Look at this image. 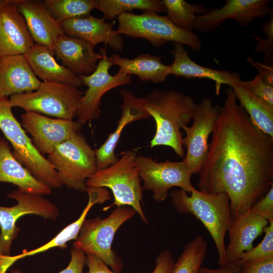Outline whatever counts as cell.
Here are the masks:
<instances>
[{"label": "cell", "instance_id": "1", "mask_svg": "<svg viewBox=\"0 0 273 273\" xmlns=\"http://www.w3.org/2000/svg\"><path fill=\"white\" fill-rule=\"evenodd\" d=\"M225 93L198 187L209 194L226 193L234 220L273 185V138L253 124L232 87Z\"/></svg>", "mask_w": 273, "mask_h": 273}, {"label": "cell", "instance_id": "2", "mask_svg": "<svg viewBox=\"0 0 273 273\" xmlns=\"http://www.w3.org/2000/svg\"><path fill=\"white\" fill-rule=\"evenodd\" d=\"M144 109L155 122V134L150 148H171L179 157L185 151L180 129L192 120L196 103L193 98L181 92L156 88L141 98Z\"/></svg>", "mask_w": 273, "mask_h": 273}, {"label": "cell", "instance_id": "3", "mask_svg": "<svg viewBox=\"0 0 273 273\" xmlns=\"http://www.w3.org/2000/svg\"><path fill=\"white\" fill-rule=\"evenodd\" d=\"M170 196L179 213L191 214L203 224L216 246L218 264L220 267L226 265L224 239L233 221L228 195L224 192L209 194L195 189L190 196L181 189L172 191Z\"/></svg>", "mask_w": 273, "mask_h": 273}, {"label": "cell", "instance_id": "4", "mask_svg": "<svg viewBox=\"0 0 273 273\" xmlns=\"http://www.w3.org/2000/svg\"><path fill=\"white\" fill-rule=\"evenodd\" d=\"M138 156L134 149L123 152L121 158L110 166L97 171L86 181V187H103L111 190L114 202L104 207L106 211L114 205L132 208L145 223L148 220L143 211V187L135 160Z\"/></svg>", "mask_w": 273, "mask_h": 273}, {"label": "cell", "instance_id": "5", "mask_svg": "<svg viewBox=\"0 0 273 273\" xmlns=\"http://www.w3.org/2000/svg\"><path fill=\"white\" fill-rule=\"evenodd\" d=\"M117 19L118 33L146 39L155 47L170 42L187 45L195 51H199L202 47L197 33L178 27L166 16L159 15L152 11H143L141 14L123 13Z\"/></svg>", "mask_w": 273, "mask_h": 273}, {"label": "cell", "instance_id": "6", "mask_svg": "<svg viewBox=\"0 0 273 273\" xmlns=\"http://www.w3.org/2000/svg\"><path fill=\"white\" fill-rule=\"evenodd\" d=\"M129 206L117 207L105 218L85 219L73 243V247L101 259L112 270L120 272L123 264L111 247L118 229L135 214Z\"/></svg>", "mask_w": 273, "mask_h": 273}, {"label": "cell", "instance_id": "7", "mask_svg": "<svg viewBox=\"0 0 273 273\" xmlns=\"http://www.w3.org/2000/svg\"><path fill=\"white\" fill-rule=\"evenodd\" d=\"M9 99H0V129L12 145L15 158L36 178L51 189L62 185L58 173L35 147L13 115Z\"/></svg>", "mask_w": 273, "mask_h": 273}, {"label": "cell", "instance_id": "8", "mask_svg": "<svg viewBox=\"0 0 273 273\" xmlns=\"http://www.w3.org/2000/svg\"><path fill=\"white\" fill-rule=\"evenodd\" d=\"M83 94L72 85L42 81L33 92L11 96L9 102L12 107H18L26 111L72 120L77 117Z\"/></svg>", "mask_w": 273, "mask_h": 273}, {"label": "cell", "instance_id": "9", "mask_svg": "<svg viewBox=\"0 0 273 273\" xmlns=\"http://www.w3.org/2000/svg\"><path fill=\"white\" fill-rule=\"evenodd\" d=\"M47 159L62 185L81 193L86 191V180L97 170L95 151L80 132L57 146Z\"/></svg>", "mask_w": 273, "mask_h": 273}, {"label": "cell", "instance_id": "10", "mask_svg": "<svg viewBox=\"0 0 273 273\" xmlns=\"http://www.w3.org/2000/svg\"><path fill=\"white\" fill-rule=\"evenodd\" d=\"M7 196L17 202L10 207L0 205V252L10 255L12 244L19 232L16 225L18 219L25 215L34 214L55 220L60 212L55 204L41 195L17 189L7 193Z\"/></svg>", "mask_w": 273, "mask_h": 273}, {"label": "cell", "instance_id": "11", "mask_svg": "<svg viewBox=\"0 0 273 273\" xmlns=\"http://www.w3.org/2000/svg\"><path fill=\"white\" fill-rule=\"evenodd\" d=\"M135 162L144 183L143 190L151 191L153 199L158 202L167 198L168 190L172 187L190 193L195 189L191 180L192 174L184 160L158 162L151 157L139 155Z\"/></svg>", "mask_w": 273, "mask_h": 273}, {"label": "cell", "instance_id": "12", "mask_svg": "<svg viewBox=\"0 0 273 273\" xmlns=\"http://www.w3.org/2000/svg\"><path fill=\"white\" fill-rule=\"evenodd\" d=\"M103 58L98 62L96 70L88 75H79L83 85L87 89L82 97L79 106L77 122L82 126L87 122L90 123L99 118L102 97L111 89L131 83V76L119 70L112 75L109 73L113 65L107 57L106 50L100 49Z\"/></svg>", "mask_w": 273, "mask_h": 273}, {"label": "cell", "instance_id": "13", "mask_svg": "<svg viewBox=\"0 0 273 273\" xmlns=\"http://www.w3.org/2000/svg\"><path fill=\"white\" fill-rule=\"evenodd\" d=\"M221 106L214 105L211 99L203 98L196 104L193 123L184 125L186 136L183 138L187 152L184 160L192 174H199L206 158L208 138L212 134Z\"/></svg>", "mask_w": 273, "mask_h": 273}, {"label": "cell", "instance_id": "14", "mask_svg": "<svg viewBox=\"0 0 273 273\" xmlns=\"http://www.w3.org/2000/svg\"><path fill=\"white\" fill-rule=\"evenodd\" d=\"M270 0H226L219 9L208 10L196 16L195 29L200 32H213L226 20L233 19L242 27L272 12Z\"/></svg>", "mask_w": 273, "mask_h": 273}, {"label": "cell", "instance_id": "15", "mask_svg": "<svg viewBox=\"0 0 273 273\" xmlns=\"http://www.w3.org/2000/svg\"><path fill=\"white\" fill-rule=\"evenodd\" d=\"M22 124L42 154H50L59 144L80 132L82 125L73 120L51 118L31 111L21 114Z\"/></svg>", "mask_w": 273, "mask_h": 273}, {"label": "cell", "instance_id": "16", "mask_svg": "<svg viewBox=\"0 0 273 273\" xmlns=\"http://www.w3.org/2000/svg\"><path fill=\"white\" fill-rule=\"evenodd\" d=\"M18 0H8L0 10V58L24 55L34 42L17 10Z\"/></svg>", "mask_w": 273, "mask_h": 273}, {"label": "cell", "instance_id": "17", "mask_svg": "<svg viewBox=\"0 0 273 273\" xmlns=\"http://www.w3.org/2000/svg\"><path fill=\"white\" fill-rule=\"evenodd\" d=\"M65 35L84 40L93 46L106 43L114 51L121 52L124 47L123 38L113 30V23H108L104 18H99L90 15L60 23Z\"/></svg>", "mask_w": 273, "mask_h": 273}, {"label": "cell", "instance_id": "18", "mask_svg": "<svg viewBox=\"0 0 273 273\" xmlns=\"http://www.w3.org/2000/svg\"><path fill=\"white\" fill-rule=\"evenodd\" d=\"M120 94L123 99L122 113L116 128L106 141L95 150L97 170L106 168L118 160L115 149L124 127L132 122L150 118L142 107L141 98H137L131 91L126 89H121Z\"/></svg>", "mask_w": 273, "mask_h": 273}, {"label": "cell", "instance_id": "19", "mask_svg": "<svg viewBox=\"0 0 273 273\" xmlns=\"http://www.w3.org/2000/svg\"><path fill=\"white\" fill-rule=\"evenodd\" d=\"M94 46L82 39L64 33L56 39L53 52L62 65L75 74L88 75L96 69L103 55L94 51Z\"/></svg>", "mask_w": 273, "mask_h": 273}, {"label": "cell", "instance_id": "20", "mask_svg": "<svg viewBox=\"0 0 273 273\" xmlns=\"http://www.w3.org/2000/svg\"><path fill=\"white\" fill-rule=\"evenodd\" d=\"M17 10L23 17L34 42L53 51L56 39L63 32L60 23L44 3L35 0H18Z\"/></svg>", "mask_w": 273, "mask_h": 273}, {"label": "cell", "instance_id": "21", "mask_svg": "<svg viewBox=\"0 0 273 273\" xmlns=\"http://www.w3.org/2000/svg\"><path fill=\"white\" fill-rule=\"evenodd\" d=\"M41 82L23 55L0 58V99L33 92Z\"/></svg>", "mask_w": 273, "mask_h": 273}, {"label": "cell", "instance_id": "22", "mask_svg": "<svg viewBox=\"0 0 273 273\" xmlns=\"http://www.w3.org/2000/svg\"><path fill=\"white\" fill-rule=\"evenodd\" d=\"M269 221L251 209L233 220L228 231L229 242L225 246L228 263L240 259L242 254L251 250L253 242L263 232Z\"/></svg>", "mask_w": 273, "mask_h": 273}, {"label": "cell", "instance_id": "23", "mask_svg": "<svg viewBox=\"0 0 273 273\" xmlns=\"http://www.w3.org/2000/svg\"><path fill=\"white\" fill-rule=\"evenodd\" d=\"M169 53L174 60L169 65L170 74L185 78H202L211 80L215 83V92L219 94L221 86L226 84L234 87L241 80L237 72L218 70L199 65L190 57L183 45L174 43V48Z\"/></svg>", "mask_w": 273, "mask_h": 273}, {"label": "cell", "instance_id": "24", "mask_svg": "<svg viewBox=\"0 0 273 273\" xmlns=\"http://www.w3.org/2000/svg\"><path fill=\"white\" fill-rule=\"evenodd\" d=\"M24 56L35 75L43 81L68 84L78 88L83 85L78 75L56 61L51 49L34 43Z\"/></svg>", "mask_w": 273, "mask_h": 273}, {"label": "cell", "instance_id": "25", "mask_svg": "<svg viewBox=\"0 0 273 273\" xmlns=\"http://www.w3.org/2000/svg\"><path fill=\"white\" fill-rule=\"evenodd\" d=\"M0 182L11 183L24 192L41 195L52 193L50 187L33 176L15 158L3 139H0Z\"/></svg>", "mask_w": 273, "mask_h": 273}, {"label": "cell", "instance_id": "26", "mask_svg": "<svg viewBox=\"0 0 273 273\" xmlns=\"http://www.w3.org/2000/svg\"><path fill=\"white\" fill-rule=\"evenodd\" d=\"M108 58L113 65L118 66L123 72L136 75L142 81L159 83L170 75L169 65L163 64L158 56L144 54L129 59L115 54Z\"/></svg>", "mask_w": 273, "mask_h": 273}, {"label": "cell", "instance_id": "27", "mask_svg": "<svg viewBox=\"0 0 273 273\" xmlns=\"http://www.w3.org/2000/svg\"><path fill=\"white\" fill-rule=\"evenodd\" d=\"M232 88L236 100L253 124L273 138V106L256 97L239 83Z\"/></svg>", "mask_w": 273, "mask_h": 273}, {"label": "cell", "instance_id": "28", "mask_svg": "<svg viewBox=\"0 0 273 273\" xmlns=\"http://www.w3.org/2000/svg\"><path fill=\"white\" fill-rule=\"evenodd\" d=\"M90 209V207L86 205L77 220L67 225L51 240L44 245L30 251L24 250L22 253L17 255H6L5 258L8 264L11 266L19 259L45 252L53 248H66L67 242L76 239Z\"/></svg>", "mask_w": 273, "mask_h": 273}, {"label": "cell", "instance_id": "29", "mask_svg": "<svg viewBox=\"0 0 273 273\" xmlns=\"http://www.w3.org/2000/svg\"><path fill=\"white\" fill-rule=\"evenodd\" d=\"M96 9L104 15L105 19L112 20L123 13H131L134 9L155 12H166L160 0H96Z\"/></svg>", "mask_w": 273, "mask_h": 273}, {"label": "cell", "instance_id": "30", "mask_svg": "<svg viewBox=\"0 0 273 273\" xmlns=\"http://www.w3.org/2000/svg\"><path fill=\"white\" fill-rule=\"evenodd\" d=\"M208 242L202 236H197L184 246L174 262L171 273H198L207 256Z\"/></svg>", "mask_w": 273, "mask_h": 273}, {"label": "cell", "instance_id": "31", "mask_svg": "<svg viewBox=\"0 0 273 273\" xmlns=\"http://www.w3.org/2000/svg\"><path fill=\"white\" fill-rule=\"evenodd\" d=\"M167 18L178 27L188 31L195 29L197 15L208 10L204 5L191 4L185 0H162Z\"/></svg>", "mask_w": 273, "mask_h": 273}, {"label": "cell", "instance_id": "32", "mask_svg": "<svg viewBox=\"0 0 273 273\" xmlns=\"http://www.w3.org/2000/svg\"><path fill=\"white\" fill-rule=\"evenodd\" d=\"M43 3L59 23L87 16L97 6L96 0H45Z\"/></svg>", "mask_w": 273, "mask_h": 273}, {"label": "cell", "instance_id": "33", "mask_svg": "<svg viewBox=\"0 0 273 273\" xmlns=\"http://www.w3.org/2000/svg\"><path fill=\"white\" fill-rule=\"evenodd\" d=\"M264 232L262 241L251 250L242 254L240 259L243 262H253L273 256V220L269 221Z\"/></svg>", "mask_w": 273, "mask_h": 273}, {"label": "cell", "instance_id": "34", "mask_svg": "<svg viewBox=\"0 0 273 273\" xmlns=\"http://www.w3.org/2000/svg\"><path fill=\"white\" fill-rule=\"evenodd\" d=\"M266 37L263 39L261 36L252 35L257 43L254 46V51L257 53L264 54V63L272 65L273 61V12L270 14L268 20L264 22L261 29Z\"/></svg>", "mask_w": 273, "mask_h": 273}, {"label": "cell", "instance_id": "35", "mask_svg": "<svg viewBox=\"0 0 273 273\" xmlns=\"http://www.w3.org/2000/svg\"><path fill=\"white\" fill-rule=\"evenodd\" d=\"M239 84L259 99L273 106V86L265 82L258 75L251 80H241Z\"/></svg>", "mask_w": 273, "mask_h": 273}, {"label": "cell", "instance_id": "36", "mask_svg": "<svg viewBox=\"0 0 273 273\" xmlns=\"http://www.w3.org/2000/svg\"><path fill=\"white\" fill-rule=\"evenodd\" d=\"M250 209L269 221L273 220V185Z\"/></svg>", "mask_w": 273, "mask_h": 273}, {"label": "cell", "instance_id": "37", "mask_svg": "<svg viewBox=\"0 0 273 273\" xmlns=\"http://www.w3.org/2000/svg\"><path fill=\"white\" fill-rule=\"evenodd\" d=\"M86 255L81 250L72 247L71 259L68 266L58 273H82L85 264ZM11 273H23L19 269H13Z\"/></svg>", "mask_w": 273, "mask_h": 273}, {"label": "cell", "instance_id": "38", "mask_svg": "<svg viewBox=\"0 0 273 273\" xmlns=\"http://www.w3.org/2000/svg\"><path fill=\"white\" fill-rule=\"evenodd\" d=\"M241 273H273V256L258 261L243 262Z\"/></svg>", "mask_w": 273, "mask_h": 273}, {"label": "cell", "instance_id": "39", "mask_svg": "<svg viewBox=\"0 0 273 273\" xmlns=\"http://www.w3.org/2000/svg\"><path fill=\"white\" fill-rule=\"evenodd\" d=\"M174 262L169 250L161 251L156 259L155 269L152 273H171Z\"/></svg>", "mask_w": 273, "mask_h": 273}, {"label": "cell", "instance_id": "40", "mask_svg": "<svg viewBox=\"0 0 273 273\" xmlns=\"http://www.w3.org/2000/svg\"><path fill=\"white\" fill-rule=\"evenodd\" d=\"M247 61L258 71V74L267 83L273 86V67L264 63H260L252 57L246 58Z\"/></svg>", "mask_w": 273, "mask_h": 273}, {"label": "cell", "instance_id": "41", "mask_svg": "<svg viewBox=\"0 0 273 273\" xmlns=\"http://www.w3.org/2000/svg\"><path fill=\"white\" fill-rule=\"evenodd\" d=\"M85 264L88 267L86 273H116L110 270L101 259L90 254H86Z\"/></svg>", "mask_w": 273, "mask_h": 273}, {"label": "cell", "instance_id": "42", "mask_svg": "<svg viewBox=\"0 0 273 273\" xmlns=\"http://www.w3.org/2000/svg\"><path fill=\"white\" fill-rule=\"evenodd\" d=\"M242 264L243 261L239 259L235 261L229 262L224 266L216 269L201 266L198 273H241Z\"/></svg>", "mask_w": 273, "mask_h": 273}, {"label": "cell", "instance_id": "43", "mask_svg": "<svg viewBox=\"0 0 273 273\" xmlns=\"http://www.w3.org/2000/svg\"><path fill=\"white\" fill-rule=\"evenodd\" d=\"M8 0H0V10L2 7L6 3Z\"/></svg>", "mask_w": 273, "mask_h": 273}]
</instances>
